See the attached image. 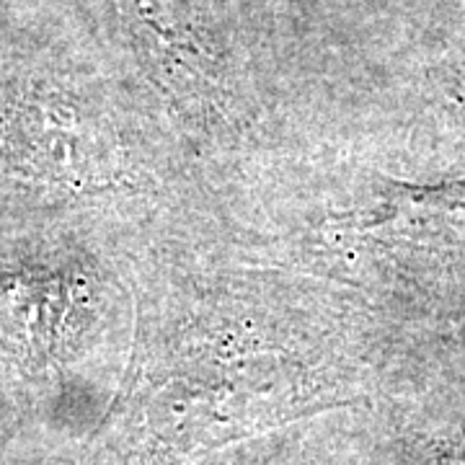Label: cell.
Segmentation results:
<instances>
[{"label":"cell","mask_w":465,"mask_h":465,"mask_svg":"<svg viewBox=\"0 0 465 465\" xmlns=\"http://www.w3.org/2000/svg\"><path fill=\"white\" fill-rule=\"evenodd\" d=\"M434 465H465V445H460V448H448L442 455H437Z\"/></svg>","instance_id":"2"},{"label":"cell","mask_w":465,"mask_h":465,"mask_svg":"<svg viewBox=\"0 0 465 465\" xmlns=\"http://www.w3.org/2000/svg\"><path fill=\"white\" fill-rule=\"evenodd\" d=\"M143 21H148V32L153 36H161V34H173L171 26L166 24H161V21H155V18H148V16H140ZM189 34H194L192 29V24H186V21H176V52H179V57H189V52H192V45H186V39H189Z\"/></svg>","instance_id":"1"}]
</instances>
